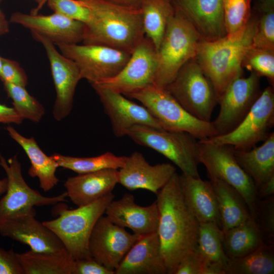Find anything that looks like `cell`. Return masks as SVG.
<instances>
[{"instance_id":"obj_30","label":"cell","mask_w":274,"mask_h":274,"mask_svg":"<svg viewBox=\"0 0 274 274\" xmlns=\"http://www.w3.org/2000/svg\"><path fill=\"white\" fill-rule=\"evenodd\" d=\"M16 255L23 274H72L75 259L66 249L46 252L30 250Z\"/></svg>"},{"instance_id":"obj_12","label":"cell","mask_w":274,"mask_h":274,"mask_svg":"<svg viewBox=\"0 0 274 274\" xmlns=\"http://www.w3.org/2000/svg\"><path fill=\"white\" fill-rule=\"evenodd\" d=\"M274 123L273 87L262 91L242 122L232 131L209 139L217 144L232 146L235 150H248L264 141Z\"/></svg>"},{"instance_id":"obj_32","label":"cell","mask_w":274,"mask_h":274,"mask_svg":"<svg viewBox=\"0 0 274 274\" xmlns=\"http://www.w3.org/2000/svg\"><path fill=\"white\" fill-rule=\"evenodd\" d=\"M140 6L145 36L157 51L167 23L175 12L174 0H143Z\"/></svg>"},{"instance_id":"obj_45","label":"cell","mask_w":274,"mask_h":274,"mask_svg":"<svg viewBox=\"0 0 274 274\" xmlns=\"http://www.w3.org/2000/svg\"><path fill=\"white\" fill-rule=\"evenodd\" d=\"M23 120L13 107L0 104V123L19 125Z\"/></svg>"},{"instance_id":"obj_52","label":"cell","mask_w":274,"mask_h":274,"mask_svg":"<svg viewBox=\"0 0 274 274\" xmlns=\"http://www.w3.org/2000/svg\"><path fill=\"white\" fill-rule=\"evenodd\" d=\"M258 1V2H261L262 1H263L264 0H257Z\"/></svg>"},{"instance_id":"obj_15","label":"cell","mask_w":274,"mask_h":274,"mask_svg":"<svg viewBox=\"0 0 274 274\" xmlns=\"http://www.w3.org/2000/svg\"><path fill=\"white\" fill-rule=\"evenodd\" d=\"M141 236L127 232L106 216L96 222L89 241L91 256L109 270L115 272L125 256Z\"/></svg>"},{"instance_id":"obj_27","label":"cell","mask_w":274,"mask_h":274,"mask_svg":"<svg viewBox=\"0 0 274 274\" xmlns=\"http://www.w3.org/2000/svg\"><path fill=\"white\" fill-rule=\"evenodd\" d=\"M241 168L257 188L274 177V133L270 132L262 145L248 150H234Z\"/></svg>"},{"instance_id":"obj_4","label":"cell","mask_w":274,"mask_h":274,"mask_svg":"<svg viewBox=\"0 0 274 274\" xmlns=\"http://www.w3.org/2000/svg\"><path fill=\"white\" fill-rule=\"evenodd\" d=\"M175 4L158 49L157 69L154 84L165 89L189 60L195 58L202 40L199 33Z\"/></svg>"},{"instance_id":"obj_25","label":"cell","mask_w":274,"mask_h":274,"mask_svg":"<svg viewBox=\"0 0 274 274\" xmlns=\"http://www.w3.org/2000/svg\"><path fill=\"white\" fill-rule=\"evenodd\" d=\"M179 180L183 196L199 223H212L221 229L217 202L210 181L182 174Z\"/></svg>"},{"instance_id":"obj_16","label":"cell","mask_w":274,"mask_h":274,"mask_svg":"<svg viewBox=\"0 0 274 274\" xmlns=\"http://www.w3.org/2000/svg\"><path fill=\"white\" fill-rule=\"evenodd\" d=\"M31 33L43 45L48 58L56 93L53 115L55 119L61 121L72 110L76 88L82 79L80 72L72 60L59 53L52 42L38 33Z\"/></svg>"},{"instance_id":"obj_5","label":"cell","mask_w":274,"mask_h":274,"mask_svg":"<svg viewBox=\"0 0 274 274\" xmlns=\"http://www.w3.org/2000/svg\"><path fill=\"white\" fill-rule=\"evenodd\" d=\"M114 197L111 192L89 204L74 210H68L59 202L54 210L58 217L43 223L60 239L75 260L91 257L88 247L91 232Z\"/></svg>"},{"instance_id":"obj_20","label":"cell","mask_w":274,"mask_h":274,"mask_svg":"<svg viewBox=\"0 0 274 274\" xmlns=\"http://www.w3.org/2000/svg\"><path fill=\"white\" fill-rule=\"evenodd\" d=\"M10 22L44 36L54 45L82 42L85 29L84 23L54 12L48 15L15 12Z\"/></svg>"},{"instance_id":"obj_44","label":"cell","mask_w":274,"mask_h":274,"mask_svg":"<svg viewBox=\"0 0 274 274\" xmlns=\"http://www.w3.org/2000/svg\"><path fill=\"white\" fill-rule=\"evenodd\" d=\"M0 274H23L16 253L0 248Z\"/></svg>"},{"instance_id":"obj_9","label":"cell","mask_w":274,"mask_h":274,"mask_svg":"<svg viewBox=\"0 0 274 274\" xmlns=\"http://www.w3.org/2000/svg\"><path fill=\"white\" fill-rule=\"evenodd\" d=\"M198 161L206 168L208 177L218 178L233 187L245 199L253 219L256 188L238 163L233 148L209 139L198 141Z\"/></svg>"},{"instance_id":"obj_35","label":"cell","mask_w":274,"mask_h":274,"mask_svg":"<svg viewBox=\"0 0 274 274\" xmlns=\"http://www.w3.org/2000/svg\"><path fill=\"white\" fill-rule=\"evenodd\" d=\"M254 10L257 19L252 46L274 51V0L259 2Z\"/></svg>"},{"instance_id":"obj_50","label":"cell","mask_w":274,"mask_h":274,"mask_svg":"<svg viewBox=\"0 0 274 274\" xmlns=\"http://www.w3.org/2000/svg\"><path fill=\"white\" fill-rule=\"evenodd\" d=\"M36 2L38 4V7L35 10L33 11V14H37V12H38L39 10L42 7V6L44 5V4L47 2L48 0H33Z\"/></svg>"},{"instance_id":"obj_8","label":"cell","mask_w":274,"mask_h":274,"mask_svg":"<svg viewBox=\"0 0 274 274\" xmlns=\"http://www.w3.org/2000/svg\"><path fill=\"white\" fill-rule=\"evenodd\" d=\"M189 114L211 122L218 99L195 58L186 62L165 88Z\"/></svg>"},{"instance_id":"obj_40","label":"cell","mask_w":274,"mask_h":274,"mask_svg":"<svg viewBox=\"0 0 274 274\" xmlns=\"http://www.w3.org/2000/svg\"><path fill=\"white\" fill-rule=\"evenodd\" d=\"M47 2L54 13L85 24L90 20L89 9L78 0H48Z\"/></svg>"},{"instance_id":"obj_42","label":"cell","mask_w":274,"mask_h":274,"mask_svg":"<svg viewBox=\"0 0 274 274\" xmlns=\"http://www.w3.org/2000/svg\"><path fill=\"white\" fill-rule=\"evenodd\" d=\"M72 274H115L92 257L76 259L74 261Z\"/></svg>"},{"instance_id":"obj_6","label":"cell","mask_w":274,"mask_h":274,"mask_svg":"<svg viewBox=\"0 0 274 274\" xmlns=\"http://www.w3.org/2000/svg\"><path fill=\"white\" fill-rule=\"evenodd\" d=\"M125 96L141 102L164 130L187 132L199 140L217 135L211 121L206 122L195 118L165 89L154 84Z\"/></svg>"},{"instance_id":"obj_21","label":"cell","mask_w":274,"mask_h":274,"mask_svg":"<svg viewBox=\"0 0 274 274\" xmlns=\"http://www.w3.org/2000/svg\"><path fill=\"white\" fill-rule=\"evenodd\" d=\"M105 214L114 224L142 236L157 232L159 212L156 201L148 206L137 204L132 194L125 193L108 206Z\"/></svg>"},{"instance_id":"obj_10","label":"cell","mask_w":274,"mask_h":274,"mask_svg":"<svg viewBox=\"0 0 274 274\" xmlns=\"http://www.w3.org/2000/svg\"><path fill=\"white\" fill-rule=\"evenodd\" d=\"M61 53L78 67L81 79L91 84L117 75L131 53L105 45L57 44Z\"/></svg>"},{"instance_id":"obj_19","label":"cell","mask_w":274,"mask_h":274,"mask_svg":"<svg viewBox=\"0 0 274 274\" xmlns=\"http://www.w3.org/2000/svg\"><path fill=\"white\" fill-rule=\"evenodd\" d=\"M176 173L173 165H151L141 153L134 152L118 169V183L129 190L145 189L156 195Z\"/></svg>"},{"instance_id":"obj_39","label":"cell","mask_w":274,"mask_h":274,"mask_svg":"<svg viewBox=\"0 0 274 274\" xmlns=\"http://www.w3.org/2000/svg\"><path fill=\"white\" fill-rule=\"evenodd\" d=\"M253 219L265 244L274 246V196L256 198Z\"/></svg>"},{"instance_id":"obj_36","label":"cell","mask_w":274,"mask_h":274,"mask_svg":"<svg viewBox=\"0 0 274 274\" xmlns=\"http://www.w3.org/2000/svg\"><path fill=\"white\" fill-rule=\"evenodd\" d=\"M3 83L18 114L23 120L27 119L33 122H39L45 114L43 106L29 94L25 87L6 82Z\"/></svg>"},{"instance_id":"obj_48","label":"cell","mask_w":274,"mask_h":274,"mask_svg":"<svg viewBox=\"0 0 274 274\" xmlns=\"http://www.w3.org/2000/svg\"><path fill=\"white\" fill-rule=\"evenodd\" d=\"M114 3L127 6H140L143 0H106Z\"/></svg>"},{"instance_id":"obj_22","label":"cell","mask_w":274,"mask_h":274,"mask_svg":"<svg viewBox=\"0 0 274 274\" xmlns=\"http://www.w3.org/2000/svg\"><path fill=\"white\" fill-rule=\"evenodd\" d=\"M202 40L226 36L223 0H174Z\"/></svg>"},{"instance_id":"obj_23","label":"cell","mask_w":274,"mask_h":274,"mask_svg":"<svg viewBox=\"0 0 274 274\" xmlns=\"http://www.w3.org/2000/svg\"><path fill=\"white\" fill-rule=\"evenodd\" d=\"M118 183V169L106 168L70 177L64 186L67 197L80 207L111 193Z\"/></svg>"},{"instance_id":"obj_29","label":"cell","mask_w":274,"mask_h":274,"mask_svg":"<svg viewBox=\"0 0 274 274\" xmlns=\"http://www.w3.org/2000/svg\"><path fill=\"white\" fill-rule=\"evenodd\" d=\"M196 251L202 262L201 274H224L228 257L223 248L221 230L217 225L200 223Z\"/></svg>"},{"instance_id":"obj_31","label":"cell","mask_w":274,"mask_h":274,"mask_svg":"<svg viewBox=\"0 0 274 274\" xmlns=\"http://www.w3.org/2000/svg\"><path fill=\"white\" fill-rule=\"evenodd\" d=\"M221 240L224 251L228 258L246 256L265 244L253 218L226 231H221Z\"/></svg>"},{"instance_id":"obj_7","label":"cell","mask_w":274,"mask_h":274,"mask_svg":"<svg viewBox=\"0 0 274 274\" xmlns=\"http://www.w3.org/2000/svg\"><path fill=\"white\" fill-rule=\"evenodd\" d=\"M127 136L139 145L150 148L172 161L182 174L200 177L197 165L198 146L196 139L180 131H168L147 125H135Z\"/></svg>"},{"instance_id":"obj_2","label":"cell","mask_w":274,"mask_h":274,"mask_svg":"<svg viewBox=\"0 0 274 274\" xmlns=\"http://www.w3.org/2000/svg\"><path fill=\"white\" fill-rule=\"evenodd\" d=\"M91 12L85 24L84 44L107 46L131 53L145 37L140 6L106 0H78Z\"/></svg>"},{"instance_id":"obj_26","label":"cell","mask_w":274,"mask_h":274,"mask_svg":"<svg viewBox=\"0 0 274 274\" xmlns=\"http://www.w3.org/2000/svg\"><path fill=\"white\" fill-rule=\"evenodd\" d=\"M10 136L24 150L30 161L28 175L32 178L37 177L40 187L48 192L59 182L55 173L58 165L51 157L46 155L39 147L33 137L26 138L20 134L13 127H6Z\"/></svg>"},{"instance_id":"obj_33","label":"cell","mask_w":274,"mask_h":274,"mask_svg":"<svg viewBox=\"0 0 274 274\" xmlns=\"http://www.w3.org/2000/svg\"><path fill=\"white\" fill-rule=\"evenodd\" d=\"M274 246L264 244L241 257L228 258L224 274H273Z\"/></svg>"},{"instance_id":"obj_41","label":"cell","mask_w":274,"mask_h":274,"mask_svg":"<svg viewBox=\"0 0 274 274\" xmlns=\"http://www.w3.org/2000/svg\"><path fill=\"white\" fill-rule=\"evenodd\" d=\"M3 82H9L25 87L27 77L24 70L15 60L2 57V79Z\"/></svg>"},{"instance_id":"obj_24","label":"cell","mask_w":274,"mask_h":274,"mask_svg":"<svg viewBox=\"0 0 274 274\" xmlns=\"http://www.w3.org/2000/svg\"><path fill=\"white\" fill-rule=\"evenodd\" d=\"M157 232L140 237L115 274H166Z\"/></svg>"},{"instance_id":"obj_51","label":"cell","mask_w":274,"mask_h":274,"mask_svg":"<svg viewBox=\"0 0 274 274\" xmlns=\"http://www.w3.org/2000/svg\"><path fill=\"white\" fill-rule=\"evenodd\" d=\"M2 57L0 56V79H2Z\"/></svg>"},{"instance_id":"obj_47","label":"cell","mask_w":274,"mask_h":274,"mask_svg":"<svg viewBox=\"0 0 274 274\" xmlns=\"http://www.w3.org/2000/svg\"><path fill=\"white\" fill-rule=\"evenodd\" d=\"M9 23L4 14L0 12V35H4L9 32Z\"/></svg>"},{"instance_id":"obj_28","label":"cell","mask_w":274,"mask_h":274,"mask_svg":"<svg viewBox=\"0 0 274 274\" xmlns=\"http://www.w3.org/2000/svg\"><path fill=\"white\" fill-rule=\"evenodd\" d=\"M213 187L222 232L252 218L241 194L232 186L214 177H209Z\"/></svg>"},{"instance_id":"obj_13","label":"cell","mask_w":274,"mask_h":274,"mask_svg":"<svg viewBox=\"0 0 274 274\" xmlns=\"http://www.w3.org/2000/svg\"><path fill=\"white\" fill-rule=\"evenodd\" d=\"M261 92L260 77L254 72H251L248 77L241 76L232 81L219 99L220 111L217 118L211 121L216 135L235 129L247 115Z\"/></svg>"},{"instance_id":"obj_34","label":"cell","mask_w":274,"mask_h":274,"mask_svg":"<svg viewBox=\"0 0 274 274\" xmlns=\"http://www.w3.org/2000/svg\"><path fill=\"white\" fill-rule=\"evenodd\" d=\"M50 156L59 167L70 169L78 174L106 168L118 169L123 166L126 159V156H118L110 152L89 157H72L60 154H54Z\"/></svg>"},{"instance_id":"obj_37","label":"cell","mask_w":274,"mask_h":274,"mask_svg":"<svg viewBox=\"0 0 274 274\" xmlns=\"http://www.w3.org/2000/svg\"><path fill=\"white\" fill-rule=\"evenodd\" d=\"M252 0H223L226 36L234 38L245 29L252 15Z\"/></svg>"},{"instance_id":"obj_38","label":"cell","mask_w":274,"mask_h":274,"mask_svg":"<svg viewBox=\"0 0 274 274\" xmlns=\"http://www.w3.org/2000/svg\"><path fill=\"white\" fill-rule=\"evenodd\" d=\"M243 67L266 77L270 85L274 84V51L253 47L247 50L242 62Z\"/></svg>"},{"instance_id":"obj_43","label":"cell","mask_w":274,"mask_h":274,"mask_svg":"<svg viewBox=\"0 0 274 274\" xmlns=\"http://www.w3.org/2000/svg\"><path fill=\"white\" fill-rule=\"evenodd\" d=\"M202 268V262L196 250L181 260L173 274H201Z\"/></svg>"},{"instance_id":"obj_49","label":"cell","mask_w":274,"mask_h":274,"mask_svg":"<svg viewBox=\"0 0 274 274\" xmlns=\"http://www.w3.org/2000/svg\"><path fill=\"white\" fill-rule=\"evenodd\" d=\"M8 186V179L4 178L0 179V195L6 192Z\"/></svg>"},{"instance_id":"obj_46","label":"cell","mask_w":274,"mask_h":274,"mask_svg":"<svg viewBox=\"0 0 274 274\" xmlns=\"http://www.w3.org/2000/svg\"><path fill=\"white\" fill-rule=\"evenodd\" d=\"M274 194V177L256 189V197L263 199Z\"/></svg>"},{"instance_id":"obj_53","label":"cell","mask_w":274,"mask_h":274,"mask_svg":"<svg viewBox=\"0 0 274 274\" xmlns=\"http://www.w3.org/2000/svg\"><path fill=\"white\" fill-rule=\"evenodd\" d=\"M1 2V0H0V2ZM0 12H1V11L0 10Z\"/></svg>"},{"instance_id":"obj_18","label":"cell","mask_w":274,"mask_h":274,"mask_svg":"<svg viewBox=\"0 0 274 274\" xmlns=\"http://www.w3.org/2000/svg\"><path fill=\"white\" fill-rule=\"evenodd\" d=\"M36 212L21 214L0 221V234L36 252H59L65 249L56 234L36 219Z\"/></svg>"},{"instance_id":"obj_3","label":"cell","mask_w":274,"mask_h":274,"mask_svg":"<svg viewBox=\"0 0 274 274\" xmlns=\"http://www.w3.org/2000/svg\"><path fill=\"white\" fill-rule=\"evenodd\" d=\"M257 14L252 10L244 31L234 38L225 36L207 41L202 40L195 57L206 76L212 84L219 99L230 83L242 76V62L252 45L257 24Z\"/></svg>"},{"instance_id":"obj_1","label":"cell","mask_w":274,"mask_h":274,"mask_svg":"<svg viewBox=\"0 0 274 274\" xmlns=\"http://www.w3.org/2000/svg\"><path fill=\"white\" fill-rule=\"evenodd\" d=\"M156 196L161 254L167 273L173 274L181 260L196 250L200 223L185 202L177 173Z\"/></svg>"},{"instance_id":"obj_17","label":"cell","mask_w":274,"mask_h":274,"mask_svg":"<svg viewBox=\"0 0 274 274\" xmlns=\"http://www.w3.org/2000/svg\"><path fill=\"white\" fill-rule=\"evenodd\" d=\"M92 86L100 98L116 137L127 135L130 129L135 125H147L163 129L158 121L143 105H138L121 93L94 85Z\"/></svg>"},{"instance_id":"obj_14","label":"cell","mask_w":274,"mask_h":274,"mask_svg":"<svg viewBox=\"0 0 274 274\" xmlns=\"http://www.w3.org/2000/svg\"><path fill=\"white\" fill-rule=\"evenodd\" d=\"M157 69V50L151 41L145 36L117 75L91 85L126 95L154 84Z\"/></svg>"},{"instance_id":"obj_11","label":"cell","mask_w":274,"mask_h":274,"mask_svg":"<svg viewBox=\"0 0 274 274\" xmlns=\"http://www.w3.org/2000/svg\"><path fill=\"white\" fill-rule=\"evenodd\" d=\"M0 166L8 179L6 194L0 199V221L25 213L36 212V206L54 205L67 201L65 192L52 197L42 195L25 181L17 155L7 161L0 153Z\"/></svg>"}]
</instances>
